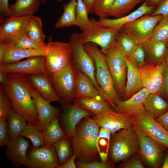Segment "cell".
Listing matches in <instances>:
<instances>
[{
  "instance_id": "1",
  "label": "cell",
  "mask_w": 168,
  "mask_h": 168,
  "mask_svg": "<svg viewBox=\"0 0 168 168\" xmlns=\"http://www.w3.org/2000/svg\"><path fill=\"white\" fill-rule=\"evenodd\" d=\"M31 85L27 75L8 74L2 85L14 110L38 128V114L31 94Z\"/></svg>"
},
{
  "instance_id": "2",
  "label": "cell",
  "mask_w": 168,
  "mask_h": 168,
  "mask_svg": "<svg viewBox=\"0 0 168 168\" xmlns=\"http://www.w3.org/2000/svg\"><path fill=\"white\" fill-rule=\"evenodd\" d=\"M100 126L92 118L87 117L77 124L73 137V151L78 161L89 162L97 161L99 154L96 141Z\"/></svg>"
},
{
  "instance_id": "3",
  "label": "cell",
  "mask_w": 168,
  "mask_h": 168,
  "mask_svg": "<svg viewBox=\"0 0 168 168\" xmlns=\"http://www.w3.org/2000/svg\"><path fill=\"white\" fill-rule=\"evenodd\" d=\"M97 46L96 44L91 42L83 44L84 49L94 60L96 68V81L106 99L111 104L113 109H114L116 106V101L121 99L115 88L104 54Z\"/></svg>"
},
{
  "instance_id": "4",
  "label": "cell",
  "mask_w": 168,
  "mask_h": 168,
  "mask_svg": "<svg viewBox=\"0 0 168 168\" xmlns=\"http://www.w3.org/2000/svg\"><path fill=\"white\" fill-rule=\"evenodd\" d=\"M111 134L109 152L113 163L125 161L139 152L138 135L133 126Z\"/></svg>"
},
{
  "instance_id": "5",
  "label": "cell",
  "mask_w": 168,
  "mask_h": 168,
  "mask_svg": "<svg viewBox=\"0 0 168 168\" xmlns=\"http://www.w3.org/2000/svg\"><path fill=\"white\" fill-rule=\"evenodd\" d=\"M90 21L89 25L79 34L80 41L83 44L89 42L96 44L104 54L115 45L121 29L102 26L94 18Z\"/></svg>"
},
{
  "instance_id": "6",
  "label": "cell",
  "mask_w": 168,
  "mask_h": 168,
  "mask_svg": "<svg viewBox=\"0 0 168 168\" xmlns=\"http://www.w3.org/2000/svg\"><path fill=\"white\" fill-rule=\"evenodd\" d=\"M49 38L44 57L46 73L49 76L59 72L72 62L71 49L68 43L52 41Z\"/></svg>"
},
{
  "instance_id": "7",
  "label": "cell",
  "mask_w": 168,
  "mask_h": 168,
  "mask_svg": "<svg viewBox=\"0 0 168 168\" xmlns=\"http://www.w3.org/2000/svg\"><path fill=\"white\" fill-rule=\"evenodd\" d=\"M70 45L72 56V62L76 68L82 72L91 81L95 86L106 99L102 90L96 79V68L94 60L85 50L80 41L79 34L73 33L68 42Z\"/></svg>"
},
{
  "instance_id": "8",
  "label": "cell",
  "mask_w": 168,
  "mask_h": 168,
  "mask_svg": "<svg viewBox=\"0 0 168 168\" xmlns=\"http://www.w3.org/2000/svg\"><path fill=\"white\" fill-rule=\"evenodd\" d=\"M76 70L72 62L59 72L49 76L63 106L71 104L74 101Z\"/></svg>"
},
{
  "instance_id": "9",
  "label": "cell",
  "mask_w": 168,
  "mask_h": 168,
  "mask_svg": "<svg viewBox=\"0 0 168 168\" xmlns=\"http://www.w3.org/2000/svg\"><path fill=\"white\" fill-rule=\"evenodd\" d=\"M104 55L117 92L123 98L127 81L126 56L115 44Z\"/></svg>"
},
{
  "instance_id": "10",
  "label": "cell",
  "mask_w": 168,
  "mask_h": 168,
  "mask_svg": "<svg viewBox=\"0 0 168 168\" xmlns=\"http://www.w3.org/2000/svg\"><path fill=\"white\" fill-rule=\"evenodd\" d=\"M164 16L161 15L145 14L124 25L121 29L137 44H142L150 40L155 26Z\"/></svg>"
},
{
  "instance_id": "11",
  "label": "cell",
  "mask_w": 168,
  "mask_h": 168,
  "mask_svg": "<svg viewBox=\"0 0 168 168\" xmlns=\"http://www.w3.org/2000/svg\"><path fill=\"white\" fill-rule=\"evenodd\" d=\"M135 130L138 137L139 153L143 160L151 167L161 168L166 148L140 131Z\"/></svg>"
},
{
  "instance_id": "12",
  "label": "cell",
  "mask_w": 168,
  "mask_h": 168,
  "mask_svg": "<svg viewBox=\"0 0 168 168\" xmlns=\"http://www.w3.org/2000/svg\"><path fill=\"white\" fill-rule=\"evenodd\" d=\"M24 165L29 168H56L58 161L53 145L30 147Z\"/></svg>"
},
{
  "instance_id": "13",
  "label": "cell",
  "mask_w": 168,
  "mask_h": 168,
  "mask_svg": "<svg viewBox=\"0 0 168 168\" xmlns=\"http://www.w3.org/2000/svg\"><path fill=\"white\" fill-rule=\"evenodd\" d=\"M133 127L168 149V131L148 114L133 117Z\"/></svg>"
},
{
  "instance_id": "14",
  "label": "cell",
  "mask_w": 168,
  "mask_h": 168,
  "mask_svg": "<svg viewBox=\"0 0 168 168\" xmlns=\"http://www.w3.org/2000/svg\"><path fill=\"white\" fill-rule=\"evenodd\" d=\"M32 16L18 17L10 16L1 18L0 43H15L20 38L26 34L28 23Z\"/></svg>"
},
{
  "instance_id": "15",
  "label": "cell",
  "mask_w": 168,
  "mask_h": 168,
  "mask_svg": "<svg viewBox=\"0 0 168 168\" xmlns=\"http://www.w3.org/2000/svg\"><path fill=\"white\" fill-rule=\"evenodd\" d=\"M165 63V61L157 65L146 63L140 68L142 85L150 94H160L161 92Z\"/></svg>"
},
{
  "instance_id": "16",
  "label": "cell",
  "mask_w": 168,
  "mask_h": 168,
  "mask_svg": "<svg viewBox=\"0 0 168 168\" xmlns=\"http://www.w3.org/2000/svg\"><path fill=\"white\" fill-rule=\"evenodd\" d=\"M64 106L63 112L59 114L61 125L72 142L77 124L84 118L94 115L82 108L75 100L72 104Z\"/></svg>"
},
{
  "instance_id": "17",
  "label": "cell",
  "mask_w": 168,
  "mask_h": 168,
  "mask_svg": "<svg viewBox=\"0 0 168 168\" xmlns=\"http://www.w3.org/2000/svg\"><path fill=\"white\" fill-rule=\"evenodd\" d=\"M0 69L7 74H18L27 75L46 74L44 56L28 58L21 61L0 64Z\"/></svg>"
},
{
  "instance_id": "18",
  "label": "cell",
  "mask_w": 168,
  "mask_h": 168,
  "mask_svg": "<svg viewBox=\"0 0 168 168\" xmlns=\"http://www.w3.org/2000/svg\"><path fill=\"white\" fill-rule=\"evenodd\" d=\"M92 118L100 127L111 133L133 126V121L132 116L116 112L112 109L99 115H95Z\"/></svg>"
},
{
  "instance_id": "19",
  "label": "cell",
  "mask_w": 168,
  "mask_h": 168,
  "mask_svg": "<svg viewBox=\"0 0 168 168\" xmlns=\"http://www.w3.org/2000/svg\"><path fill=\"white\" fill-rule=\"evenodd\" d=\"M150 94L146 89L143 88L127 100H117L116 107L113 110L116 112L133 117L144 115L148 113L144 107V102Z\"/></svg>"
},
{
  "instance_id": "20",
  "label": "cell",
  "mask_w": 168,
  "mask_h": 168,
  "mask_svg": "<svg viewBox=\"0 0 168 168\" xmlns=\"http://www.w3.org/2000/svg\"><path fill=\"white\" fill-rule=\"evenodd\" d=\"M30 91L38 114V129L43 132L50 122L59 116L61 109L52 106L50 102L42 97L31 84Z\"/></svg>"
},
{
  "instance_id": "21",
  "label": "cell",
  "mask_w": 168,
  "mask_h": 168,
  "mask_svg": "<svg viewBox=\"0 0 168 168\" xmlns=\"http://www.w3.org/2000/svg\"><path fill=\"white\" fill-rule=\"evenodd\" d=\"M30 147L29 141L21 136L11 139L6 146V157L15 167L24 165Z\"/></svg>"
},
{
  "instance_id": "22",
  "label": "cell",
  "mask_w": 168,
  "mask_h": 168,
  "mask_svg": "<svg viewBox=\"0 0 168 168\" xmlns=\"http://www.w3.org/2000/svg\"><path fill=\"white\" fill-rule=\"evenodd\" d=\"M27 76L32 86L44 99L50 103L57 101L62 105V101L54 89L48 75L40 74Z\"/></svg>"
},
{
  "instance_id": "23",
  "label": "cell",
  "mask_w": 168,
  "mask_h": 168,
  "mask_svg": "<svg viewBox=\"0 0 168 168\" xmlns=\"http://www.w3.org/2000/svg\"><path fill=\"white\" fill-rule=\"evenodd\" d=\"M156 6H149L145 2L136 10L124 16L114 19L100 18L99 24L106 27L116 28L121 29L123 26L140 18L142 16L152 13Z\"/></svg>"
},
{
  "instance_id": "24",
  "label": "cell",
  "mask_w": 168,
  "mask_h": 168,
  "mask_svg": "<svg viewBox=\"0 0 168 168\" xmlns=\"http://www.w3.org/2000/svg\"><path fill=\"white\" fill-rule=\"evenodd\" d=\"M127 70V81L124 96L127 100L143 88L142 85L140 69L133 64L126 57Z\"/></svg>"
},
{
  "instance_id": "25",
  "label": "cell",
  "mask_w": 168,
  "mask_h": 168,
  "mask_svg": "<svg viewBox=\"0 0 168 168\" xmlns=\"http://www.w3.org/2000/svg\"><path fill=\"white\" fill-rule=\"evenodd\" d=\"M142 44L149 62L157 65L164 61L168 44L150 40Z\"/></svg>"
},
{
  "instance_id": "26",
  "label": "cell",
  "mask_w": 168,
  "mask_h": 168,
  "mask_svg": "<svg viewBox=\"0 0 168 168\" xmlns=\"http://www.w3.org/2000/svg\"><path fill=\"white\" fill-rule=\"evenodd\" d=\"M97 95H100L104 97L102 94L94 86L90 79L82 72L76 69L75 99Z\"/></svg>"
},
{
  "instance_id": "27",
  "label": "cell",
  "mask_w": 168,
  "mask_h": 168,
  "mask_svg": "<svg viewBox=\"0 0 168 168\" xmlns=\"http://www.w3.org/2000/svg\"><path fill=\"white\" fill-rule=\"evenodd\" d=\"M75 100L82 108L91 111L94 116L99 115L112 107L110 103L100 95L75 99Z\"/></svg>"
},
{
  "instance_id": "28",
  "label": "cell",
  "mask_w": 168,
  "mask_h": 168,
  "mask_svg": "<svg viewBox=\"0 0 168 168\" xmlns=\"http://www.w3.org/2000/svg\"><path fill=\"white\" fill-rule=\"evenodd\" d=\"M47 49V44L44 48L32 49H20L16 48L14 46L10 47L6 50L1 64L14 63L23 58L34 56H44L46 54Z\"/></svg>"
},
{
  "instance_id": "29",
  "label": "cell",
  "mask_w": 168,
  "mask_h": 168,
  "mask_svg": "<svg viewBox=\"0 0 168 168\" xmlns=\"http://www.w3.org/2000/svg\"><path fill=\"white\" fill-rule=\"evenodd\" d=\"M41 0H16L15 3L9 4L11 16L21 17L34 15L39 10Z\"/></svg>"
},
{
  "instance_id": "30",
  "label": "cell",
  "mask_w": 168,
  "mask_h": 168,
  "mask_svg": "<svg viewBox=\"0 0 168 168\" xmlns=\"http://www.w3.org/2000/svg\"><path fill=\"white\" fill-rule=\"evenodd\" d=\"M144 106L147 113L155 119L168 110V102L159 93L150 94L144 101Z\"/></svg>"
},
{
  "instance_id": "31",
  "label": "cell",
  "mask_w": 168,
  "mask_h": 168,
  "mask_svg": "<svg viewBox=\"0 0 168 168\" xmlns=\"http://www.w3.org/2000/svg\"><path fill=\"white\" fill-rule=\"evenodd\" d=\"M45 145H51L66 135L58 117L52 119L43 132Z\"/></svg>"
},
{
  "instance_id": "32",
  "label": "cell",
  "mask_w": 168,
  "mask_h": 168,
  "mask_svg": "<svg viewBox=\"0 0 168 168\" xmlns=\"http://www.w3.org/2000/svg\"><path fill=\"white\" fill-rule=\"evenodd\" d=\"M77 2V0H70L69 2L63 5V13L55 24L56 29H63L74 26Z\"/></svg>"
},
{
  "instance_id": "33",
  "label": "cell",
  "mask_w": 168,
  "mask_h": 168,
  "mask_svg": "<svg viewBox=\"0 0 168 168\" xmlns=\"http://www.w3.org/2000/svg\"><path fill=\"white\" fill-rule=\"evenodd\" d=\"M43 23L41 19L38 16H32L28 23L26 35L37 43L46 46L44 42L45 36L42 30Z\"/></svg>"
},
{
  "instance_id": "34",
  "label": "cell",
  "mask_w": 168,
  "mask_h": 168,
  "mask_svg": "<svg viewBox=\"0 0 168 168\" xmlns=\"http://www.w3.org/2000/svg\"><path fill=\"white\" fill-rule=\"evenodd\" d=\"M8 134L10 139L20 136L28 122L19 113L13 110L7 119Z\"/></svg>"
},
{
  "instance_id": "35",
  "label": "cell",
  "mask_w": 168,
  "mask_h": 168,
  "mask_svg": "<svg viewBox=\"0 0 168 168\" xmlns=\"http://www.w3.org/2000/svg\"><path fill=\"white\" fill-rule=\"evenodd\" d=\"M143 0H116L110 10L109 16L116 18L124 16Z\"/></svg>"
},
{
  "instance_id": "36",
  "label": "cell",
  "mask_w": 168,
  "mask_h": 168,
  "mask_svg": "<svg viewBox=\"0 0 168 168\" xmlns=\"http://www.w3.org/2000/svg\"><path fill=\"white\" fill-rule=\"evenodd\" d=\"M111 133L106 129L100 127L96 141V146L101 161L108 162Z\"/></svg>"
},
{
  "instance_id": "37",
  "label": "cell",
  "mask_w": 168,
  "mask_h": 168,
  "mask_svg": "<svg viewBox=\"0 0 168 168\" xmlns=\"http://www.w3.org/2000/svg\"><path fill=\"white\" fill-rule=\"evenodd\" d=\"M71 142L66 135L53 144L58 160V166L62 165L65 163L73 154Z\"/></svg>"
},
{
  "instance_id": "38",
  "label": "cell",
  "mask_w": 168,
  "mask_h": 168,
  "mask_svg": "<svg viewBox=\"0 0 168 168\" xmlns=\"http://www.w3.org/2000/svg\"><path fill=\"white\" fill-rule=\"evenodd\" d=\"M136 42L122 29L116 37L115 44L126 56H127L137 44Z\"/></svg>"
},
{
  "instance_id": "39",
  "label": "cell",
  "mask_w": 168,
  "mask_h": 168,
  "mask_svg": "<svg viewBox=\"0 0 168 168\" xmlns=\"http://www.w3.org/2000/svg\"><path fill=\"white\" fill-rule=\"evenodd\" d=\"M20 136L28 138L33 147H39L45 145L43 132L31 124L28 123Z\"/></svg>"
},
{
  "instance_id": "40",
  "label": "cell",
  "mask_w": 168,
  "mask_h": 168,
  "mask_svg": "<svg viewBox=\"0 0 168 168\" xmlns=\"http://www.w3.org/2000/svg\"><path fill=\"white\" fill-rule=\"evenodd\" d=\"M76 17L74 26L83 30L90 24L88 10L82 0H77L76 8Z\"/></svg>"
},
{
  "instance_id": "41",
  "label": "cell",
  "mask_w": 168,
  "mask_h": 168,
  "mask_svg": "<svg viewBox=\"0 0 168 168\" xmlns=\"http://www.w3.org/2000/svg\"><path fill=\"white\" fill-rule=\"evenodd\" d=\"M150 40L168 44V16H164L156 25Z\"/></svg>"
},
{
  "instance_id": "42",
  "label": "cell",
  "mask_w": 168,
  "mask_h": 168,
  "mask_svg": "<svg viewBox=\"0 0 168 168\" xmlns=\"http://www.w3.org/2000/svg\"><path fill=\"white\" fill-rule=\"evenodd\" d=\"M135 66L140 68L145 63V53L142 44H137L126 57Z\"/></svg>"
},
{
  "instance_id": "43",
  "label": "cell",
  "mask_w": 168,
  "mask_h": 168,
  "mask_svg": "<svg viewBox=\"0 0 168 168\" xmlns=\"http://www.w3.org/2000/svg\"><path fill=\"white\" fill-rule=\"evenodd\" d=\"M11 102L3 86H0V118L7 120L11 112L13 110Z\"/></svg>"
},
{
  "instance_id": "44",
  "label": "cell",
  "mask_w": 168,
  "mask_h": 168,
  "mask_svg": "<svg viewBox=\"0 0 168 168\" xmlns=\"http://www.w3.org/2000/svg\"><path fill=\"white\" fill-rule=\"evenodd\" d=\"M46 46H43L35 41L26 34L16 41L14 47L20 49H32L44 48Z\"/></svg>"
},
{
  "instance_id": "45",
  "label": "cell",
  "mask_w": 168,
  "mask_h": 168,
  "mask_svg": "<svg viewBox=\"0 0 168 168\" xmlns=\"http://www.w3.org/2000/svg\"><path fill=\"white\" fill-rule=\"evenodd\" d=\"M116 0H98L94 13L100 18H108L110 10Z\"/></svg>"
},
{
  "instance_id": "46",
  "label": "cell",
  "mask_w": 168,
  "mask_h": 168,
  "mask_svg": "<svg viewBox=\"0 0 168 168\" xmlns=\"http://www.w3.org/2000/svg\"><path fill=\"white\" fill-rule=\"evenodd\" d=\"M78 168H112L114 166L110 162H103L97 161L86 162L77 161L75 162Z\"/></svg>"
},
{
  "instance_id": "47",
  "label": "cell",
  "mask_w": 168,
  "mask_h": 168,
  "mask_svg": "<svg viewBox=\"0 0 168 168\" xmlns=\"http://www.w3.org/2000/svg\"><path fill=\"white\" fill-rule=\"evenodd\" d=\"M10 140L8 132L7 120L0 118V147L6 146Z\"/></svg>"
},
{
  "instance_id": "48",
  "label": "cell",
  "mask_w": 168,
  "mask_h": 168,
  "mask_svg": "<svg viewBox=\"0 0 168 168\" xmlns=\"http://www.w3.org/2000/svg\"><path fill=\"white\" fill-rule=\"evenodd\" d=\"M138 152L128 160L122 162L119 166L121 168H144Z\"/></svg>"
},
{
  "instance_id": "49",
  "label": "cell",
  "mask_w": 168,
  "mask_h": 168,
  "mask_svg": "<svg viewBox=\"0 0 168 168\" xmlns=\"http://www.w3.org/2000/svg\"><path fill=\"white\" fill-rule=\"evenodd\" d=\"M161 15L168 16V0H163L156 7L155 10L151 14L152 16Z\"/></svg>"
},
{
  "instance_id": "50",
  "label": "cell",
  "mask_w": 168,
  "mask_h": 168,
  "mask_svg": "<svg viewBox=\"0 0 168 168\" xmlns=\"http://www.w3.org/2000/svg\"><path fill=\"white\" fill-rule=\"evenodd\" d=\"M9 0H0V12L1 14L7 17L11 16L9 8Z\"/></svg>"
},
{
  "instance_id": "51",
  "label": "cell",
  "mask_w": 168,
  "mask_h": 168,
  "mask_svg": "<svg viewBox=\"0 0 168 168\" xmlns=\"http://www.w3.org/2000/svg\"><path fill=\"white\" fill-rule=\"evenodd\" d=\"M164 79L161 92L163 93L168 100V67L166 63L164 66Z\"/></svg>"
},
{
  "instance_id": "52",
  "label": "cell",
  "mask_w": 168,
  "mask_h": 168,
  "mask_svg": "<svg viewBox=\"0 0 168 168\" xmlns=\"http://www.w3.org/2000/svg\"><path fill=\"white\" fill-rule=\"evenodd\" d=\"M76 159V155L73 153L67 161L62 165L58 166L56 168H76L77 167L75 162Z\"/></svg>"
},
{
  "instance_id": "53",
  "label": "cell",
  "mask_w": 168,
  "mask_h": 168,
  "mask_svg": "<svg viewBox=\"0 0 168 168\" xmlns=\"http://www.w3.org/2000/svg\"><path fill=\"white\" fill-rule=\"evenodd\" d=\"M155 119L168 131V110Z\"/></svg>"
},
{
  "instance_id": "54",
  "label": "cell",
  "mask_w": 168,
  "mask_h": 168,
  "mask_svg": "<svg viewBox=\"0 0 168 168\" xmlns=\"http://www.w3.org/2000/svg\"><path fill=\"white\" fill-rule=\"evenodd\" d=\"M14 44L8 42L0 43V64L3 61L4 55L6 50L10 47L13 46Z\"/></svg>"
},
{
  "instance_id": "55",
  "label": "cell",
  "mask_w": 168,
  "mask_h": 168,
  "mask_svg": "<svg viewBox=\"0 0 168 168\" xmlns=\"http://www.w3.org/2000/svg\"><path fill=\"white\" fill-rule=\"evenodd\" d=\"M86 7L89 13H94V10L98 0H82Z\"/></svg>"
},
{
  "instance_id": "56",
  "label": "cell",
  "mask_w": 168,
  "mask_h": 168,
  "mask_svg": "<svg viewBox=\"0 0 168 168\" xmlns=\"http://www.w3.org/2000/svg\"><path fill=\"white\" fill-rule=\"evenodd\" d=\"M8 74L0 69V82L1 85H4L6 83Z\"/></svg>"
},
{
  "instance_id": "57",
  "label": "cell",
  "mask_w": 168,
  "mask_h": 168,
  "mask_svg": "<svg viewBox=\"0 0 168 168\" xmlns=\"http://www.w3.org/2000/svg\"><path fill=\"white\" fill-rule=\"evenodd\" d=\"M161 168H168V149H166L163 162L161 167Z\"/></svg>"
},
{
  "instance_id": "58",
  "label": "cell",
  "mask_w": 168,
  "mask_h": 168,
  "mask_svg": "<svg viewBox=\"0 0 168 168\" xmlns=\"http://www.w3.org/2000/svg\"><path fill=\"white\" fill-rule=\"evenodd\" d=\"M163 0H145L146 4L149 6H156Z\"/></svg>"
},
{
  "instance_id": "59",
  "label": "cell",
  "mask_w": 168,
  "mask_h": 168,
  "mask_svg": "<svg viewBox=\"0 0 168 168\" xmlns=\"http://www.w3.org/2000/svg\"><path fill=\"white\" fill-rule=\"evenodd\" d=\"M168 67V44L167 45V50L165 59L164 61Z\"/></svg>"
},
{
  "instance_id": "60",
  "label": "cell",
  "mask_w": 168,
  "mask_h": 168,
  "mask_svg": "<svg viewBox=\"0 0 168 168\" xmlns=\"http://www.w3.org/2000/svg\"><path fill=\"white\" fill-rule=\"evenodd\" d=\"M42 4H44L46 0H41Z\"/></svg>"
},
{
  "instance_id": "61",
  "label": "cell",
  "mask_w": 168,
  "mask_h": 168,
  "mask_svg": "<svg viewBox=\"0 0 168 168\" xmlns=\"http://www.w3.org/2000/svg\"><path fill=\"white\" fill-rule=\"evenodd\" d=\"M58 2H61L63 0H57Z\"/></svg>"
}]
</instances>
